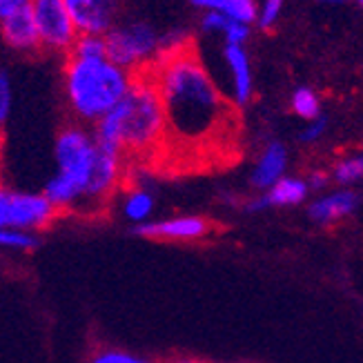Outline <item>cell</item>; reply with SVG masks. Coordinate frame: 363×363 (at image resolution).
Returning a JSON list of instances; mask_svg holds the SVG:
<instances>
[{
	"mask_svg": "<svg viewBox=\"0 0 363 363\" xmlns=\"http://www.w3.org/2000/svg\"><path fill=\"white\" fill-rule=\"evenodd\" d=\"M147 74L159 87L165 109V154L169 152L181 165H203L234 150L239 138V107L220 89L194 40L163 54Z\"/></svg>",
	"mask_w": 363,
	"mask_h": 363,
	"instance_id": "cell-1",
	"label": "cell"
},
{
	"mask_svg": "<svg viewBox=\"0 0 363 363\" xmlns=\"http://www.w3.org/2000/svg\"><path fill=\"white\" fill-rule=\"evenodd\" d=\"M99 145L132 161H150L165 152L167 123L159 87L147 72L136 74L125 99L94 125Z\"/></svg>",
	"mask_w": 363,
	"mask_h": 363,
	"instance_id": "cell-2",
	"label": "cell"
},
{
	"mask_svg": "<svg viewBox=\"0 0 363 363\" xmlns=\"http://www.w3.org/2000/svg\"><path fill=\"white\" fill-rule=\"evenodd\" d=\"M136 74L121 67L109 56H74L62 62V99L76 123L96 125L125 99Z\"/></svg>",
	"mask_w": 363,
	"mask_h": 363,
	"instance_id": "cell-3",
	"label": "cell"
},
{
	"mask_svg": "<svg viewBox=\"0 0 363 363\" xmlns=\"http://www.w3.org/2000/svg\"><path fill=\"white\" fill-rule=\"evenodd\" d=\"M99 159V140L83 123H67L54 140L56 174L47 179L43 194L50 199L60 214L83 212L87 185Z\"/></svg>",
	"mask_w": 363,
	"mask_h": 363,
	"instance_id": "cell-4",
	"label": "cell"
},
{
	"mask_svg": "<svg viewBox=\"0 0 363 363\" xmlns=\"http://www.w3.org/2000/svg\"><path fill=\"white\" fill-rule=\"evenodd\" d=\"M107 56L132 74L147 72L167 52L165 34L143 21L118 23L105 34Z\"/></svg>",
	"mask_w": 363,
	"mask_h": 363,
	"instance_id": "cell-5",
	"label": "cell"
},
{
	"mask_svg": "<svg viewBox=\"0 0 363 363\" xmlns=\"http://www.w3.org/2000/svg\"><path fill=\"white\" fill-rule=\"evenodd\" d=\"M62 214L43 192H25L0 185V228L40 234L50 230Z\"/></svg>",
	"mask_w": 363,
	"mask_h": 363,
	"instance_id": "cell-6",
	"label": "cell"
},
{
	"mask_svg": "<svg viewBox=\"0 0 363 363\" xmlns=\"http://www.w3.org/2000/svg\"><path fill=\"white\" fill-rule=\"evenodd\" d=\"M29 9L38 29L40 50L67 56L81 31H78L65 0H34Z\"/></svg>",
	"mask_w": 363,
	"mask_h": 363,
	"instance_id": "cell-7",
	"label": "cell"
},
{
	"mask_svg": "<svg viewBox=\"0 0 363 363\" xmlns=\"http://www.w3.org/2000/svg\"><path fill=\"white\" fill-rule=\"evenodd\" d=\"M214 223L203 216H172L134 225V234L150 241H201L210 236Z\"/></svg>",
	"mask_w": 363,
	"mask_h": 363,
	"instance_id": "cell-8",
	"label": "cell"
},
{
	"mask_svg": "<svg viewBox=\"0 0 363 363\" xmlns=\"http://www.w3.org/2000/svg\"><path fill=\"white\" fill-rule=\"evenodd\" d=\"M220 60L228 76L225 94L236 107H245L255 99V72L245 45H220Z\"/></svg>",
	"mask_w": 363,
	"mask_h": 363,
	"instance_id": "cell-9",
	"label": "cell"
},
{
	"mask_svg": "<svg viewBox=\"0 0 363 363\" xmlns=\"http://www.w3.org/2000/svg\"><path fill=\"white\" fill-rule=\"evenodd\" d=\"M65 5L81 34L105 36L118 25L121 0H65Z\"/></svg>",
	"mask_w": 363,
	"mask_h": 363,
	"instance_id": "cell-10",
	"label": "cell"
},
{
	"mask_svg": "<svg viewBox=\"0 0 363 363\" xmlns=\"http://www.w3.org/2000/svg\"><path fill=\"white\" fill-rule=\"evenodd\" d=\"M359 205H361V194L350 187H343L314 201L308 208V216L319 225H330L354 214L359 210Z\"/></svg>",
	"mask_w": 363,
	"mask_h": 363,
	"instance_id": "cell-11",
	"label": "cell"
},
{
	"mask_svg": "<svg viewBox=\"0 0 363 363\" xmlns=\"http://www.w3.org/2000/svg\"><path fill=\"white\" fill-rule=\"evenodd\" d=\"M310 192V185L306 179H298V177H283L279 183H274L270 189L257 199H250L245 210L250 212H259L265 208H290V205H298L308 199Z\"/></svg>",
	"mask_w": 363,
	"mask_h": 363,
	"instance_id": "cell-12",
	"label": "cell"
},
{
	"mask_svg": "<svg viewBox=\"0 0 363 363\" xmlns=\"http://www.w3.org/2000/svg\"><path fill=\"white\" fill-rule=\"evenodd\" d=\"M0 38L9 47V50L18 54H34L40 50V38L38 29L34 23L31 9L18 11L9 16V18L0 21Z\"/></svg>",
	"mask_w": 363,
	"mask_h": 363,
	"instance_id": "cell-13",
	"label": "cell"
},
{
	"mask_svg": "<svg viewBox=\"0 0 363 363\" xmlns=\"http://www.w3.org/2000/svg\"><path fill=\"white\" fill-rule=\"evenodd\" d=\"M286 169H288V147L281 140H270L263 147L255 169H252L250 183L257 189H261V192H265V189H270L274 183H279L286 177Z\"/></svg>",
	"mask_w": 363,
	"mask_h": 363,
	"instance_id": "cell-14",
	"label": "cell"
},
{
	"mask_svg": "<svg viewBox=\"0 0 363 363\" xmlns=\"http://www.w3.org/2000/svg\"><path fill=\"white\" fill-rule=\"evenodd\" d=\"M199 27L203 34L220 38L223 45H245L252 31V25L239 23L223 13H201Z\"/></svg>",
	"mask_w": 363,
	"mask_h": 363,
	"instance_id": "cell-15",
	"label": "cell"
},
{
	"mask_svg": "<svg viewBox=\"0 0 363 363\" xmlns=\"http://www.w3.org/2000/svg\"><path fill=\"white\" fill-rule=\"evenodd\" d=\"M187 3L201 13H223L239 23L257 25L259 0H187Z\"/></svg>",
	"mask_w": 363,
	"mask_h": 363,
	"instance_id": "cell-16",
	"label": "cell"
},
{
	"mask_svg": "<svg viewBox=\"0 0 363 363\" xmlns=\"http://www.w3.org/2000/svg\"><path fill=\"white\" fill-rule=\"evenodd\" d=\"M154 210V194L145 185H132L121 196V212L134 225L147 223V218Z\"/></svg>",
	"mask_w": 363,
	"mask_h": 363,
	"instance_id": "cell-17",
	"label": "cell"
},
{
	"mask_svg": "<svg viewBox=\"0 0 363 363\" xmlns=\"http://www.w3.org/2000/svg\"><path fill=\"white\" fill-rule=\"evenodd\" d=\"M290 109H292L294 116H298L306 123L323 116L321 114V96H319V91L314 89V87H310V85H298L290 94Z\"/></svg>",
	"mask_w": 363,
	"mask_h": 363,
	"instance_id": "cell-18",
	"label": "cell"
},
{
	"mask_svg": "<svg viewBox=\"0 0 363 363\" xmlns=\"http://www.w3.org/2000/svg\"><path fill=\"white\" fill-rule=\"evenodd\" d=\"M40 245V234L0 228V250L3 252H34Z\"/></svg>",
	"mask_w": 363,
	"mask_h": 363,
	"instance_id": "cell-19",
	"label": "cell"
},
{
	"mask_svg": "<svg viewBox=\"0 0 363 363\" xmlns=\"http://www.w3.org/2000/svg\"><path fill=\"white\" fill-rule=\"evenodd\" d=\"M333 181L343 185V187H350L359 181H363V154H352V156H343L341 161L335 163L333 167Z\"/></svg>",
	"mask_w": 363,
	"mask_h": 363,
	"instance_id": "cell-20",
	"label": "cell"
},
{
	"mask_svg": "<svg viewBox=\"0 0 363 363\" xmlns=\"http://www.w3.org/2000/svg\"><path fill=\"white\" fill-rule=\"evenodd\" d=\"M286 0H259V13H257V27L261 31H272L279 21Z\"/></svg>",
	"mask_w": 363,
	"mask_h": 363,
	"instance_id": "cell-21",
	"label": "cell"
},
{
	"mask_svg": "<svg viewBox=\"0 0 363 363\" xmlns=\"http://www.w3.org/2000/svg\"><path fill=\"white\" fill-rule=\"evenodd\" d=\"M74 56H85V58H96V56H107V43L105 36H91V34H81L72 47Z\"/></svg>",
	"mask_w": 363,
	"mask_h": 363,
	"instance_id": "cell-22",
	"label": "cell"
},
{
	"mask_svg": "<svg viewBox=\"0 0 363 363\" xmlns=\"http://www.w3.org/2000/svg\"><path fill=\"white\" fill-rule=\"evenodd\" d=\"M89 363H152V361L118 348H101L89 357Z\"/></svg>",
	"mask_w": 363,
	"mask_h": 363,
	"instance_id": "cell-23",
	"label": "cell"
},
{
	"mask_svg": "<svg viewBox=\"0 0 363 363\" xmlns=\"http://www.w3.org/2000/svg\"><path fill=\"white\" fill-rule=\"evenodd\" d=\"M13 107V83L5 67H0V128L7 123Z\"/></svg>",
	"mask_w": 363,
	"mask_h": 363,
	"instance_id": "cell-24",
	"label": "cell"
},
{
	"mask_svg": "<svg viewBox=\"0 0 363 363\" xmlns=\"http://www.w3.org/2000/svg\"><path fill=\"white\" fill-rule=\"evenodd\" d=\"M328 128H330V125H328V118L325 116L314 118V121L306 123V128L301 130V134H298V140H301V143H306V145L317 143V140H321L325 136Z\"/></svg>",
	"mask_w": 363,
	"mask_h": 363,
	"instance_id": "cell-25",
	"label": "cell"
},
{
	"mask_svg": "<svg viewBox=\"0 0 363 363\" xmlns=\"http://www.w3.org/2000/svg\"><path fill=\"white\" fill-rule=\"evenodd\" d=\"M31 3H34V0H0V21H5L18 11L29 9Z\"/></svg>",
	"mask_w": 363,
	"mask_h": 363,
	"instance_id": "cell-26",
	"label": "cell"
},
{
	"mask_svg": "<svg viewBox=\"0 0 363 363\" xmlns=\"http://www.w3.org/2000/svg\"><path fill=\"white\" fill-rule=\"evenodd\" d=\"M330 177L328 172H321V169H314V172H310V177L306 179L308 181V185H310V189H321V187H325L328 183H330Z\"/></svg>",
	"mask_w": 363,
	"mask_h": 363,
	"instance_id": "cell-27",
	"label": "cell"
},
{
	"mask_svg": "<svg viewBox=\"0 0 363 363\" xmlns=\"http://www.w3.org/2000/svg\"><path fill=\"white\" fill-rule=\"evenodd\" d=\"M161 363H205V361L192 359V357H169V359H165V361H161Z\"/></svg>",
	"mask_w": 363,
	"mask_h": 363,
	"instance_id": "cell-28",
	"label": "cell"
},
{
	"mask_svg": "<svg viewBox=\"0 0 363 363\" xmlns=\"http://www.w3.org/2000/svg\"><path fill=\"white\" fill-rule=\"evenodd\" d=\"M314 3H319V5H328V7H341V5L348 3V0H314Z\"/></svg>",
	"mask_w": 363,
	"mask_h": 363,
	"instance_id": "cell-29",
	"label": "cell"
},
{
	"mask_svg": "<svg viewBox=\"0 0 363 363\" xmlns=\"http://www.w3.org/2000/svg\"><path fill=\"white\" fill-rule=\"evenodd\" d=\"M348 3H352V5H357L359 9H363V0H348Z\"/></svg>",
	"mask_w": 363,
	"mask_h": 363,
	"instance_id": "cell-30",
	"label": "cell"
},
{
	"mask_svg": "<svg viewBox=\"0 0 363 363\" xmlns=\"http://www.w3.org/2000/svg\"><path fill=\"white\" fill-rule=\"evenodd\" d=\"M0 145H3V128H0Z\"/></svg>",
	"mask_w": 363,
	"mask_h": 363,
	"instance_id": "cell-31",
	"label": "cell"
},
{
	"mask_svg": "<svg viewBox=\"0 0 363 363\" xmlns=\"http://www.w3.org/2000/svg\"><path fill=\"white\" fill-rule=\"evenodd\" d=\"M0 185H3V169H0Z\"/></svg>",
	"mask_w": 363,
	"mask_h": 363,
	"instance_id": "cell-32",
	"label": "cell"
}]
</instances>
